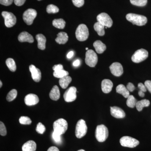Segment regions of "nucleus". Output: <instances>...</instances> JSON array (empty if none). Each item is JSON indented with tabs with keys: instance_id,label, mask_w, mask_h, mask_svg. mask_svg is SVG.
I'll use <instances>...</instances> for the list:
<instances>
[{
	"instance_id": "nucleus-41",
	"label": "nucleus",
	"mask_w": 151,
	"mask_h": 151,
	"mask_svg": "<svg viewBox=\"0 0 151 151\" xmlns=\"http://www.w3.org/2000/svg\"><path fill=\"white\" fill-rule=\"evenodd\" d=\"M127 88L129 92H133L135 89V87L134 84L132 83H130V82L127 84Z\"/></svg>"
},
{
	"instance_id": "nucleus-23",
	"label": "nucleus",
	"mask_w": 151,
	"mask_h": 151,
	"mask_svg": "<svg viewBox=\"0 0 151 151\" xmlns=\"http://www.w3.org/2000/svg\"><path fill=\"white\" fill-rule=\"evenodd\" d=\"M68 39V37L66 33L60 32L57 35V37L55 40L59 44H64L67 42Z\"/></svg>"
},
{
	"instance_id": "nucleus-11",
	"label": "nucleus",
	"mask_w": 151,
	"mask_h": 151,
	"mask_svg": "<svg viewBox=\"0 0 151 151\" xmlns=\"http://www.w3.org/2000/svg\"><path fill=\"white\" fill-rule=\"evenodd\" d=\"M97 19L98 22L106 27H111L113 25V22L112 19L105 13H102L98 15Z\"/></svg>"
},
{
	"instance_id": "nucleus-37",
	"label": "nucleus",
	"mask_w": 151,
	"mask_h": 151,
	"mask_svg": "<svg viewBox=\"0 0 151 151\" xmlns=\"http://www.w3.org/2000/svg\"><path fill=\"white\" fill-rule=\"evenodd\" d=\"M7 131L5 126L2 122H0V134L2 136L6 135Z\"/></svg>"
},
{
	"instance_id": "nucleus-34",
	"label": "nucleus",
	"mask_w": 151,
	"mask_h": 151,
	"mask_svg": "<svg viewBox=\"0 0 151 151\" xmlns=\"http://www.w3.org/2000/svg\"><path fill=\"white\" fill-rule=\"evenodd\" d=\"M131 4L138 6H144L147 3V0H130Z\"/></svg>"
},
{
	"instance_id": "nucleus-53",
	"label": "nucleus",
	"mask_w": 151,
	"mask_h": 151,
	"mask_svg": "<svg viewBox=\"0 0 151 151\" xmlns=\"http://www.w3.org/2000/svg\"><path fill=\"white\" fill-rule=\"evenodd\" d=\"M37 1H42V0H37Z\"/></svg>"
},
{
	"instance_id": "nucleus-2",
	"label": "nucleus",
	"mask_w": 151,
	"mask_h": 151,
	"mask_svg": "<svg viewBox=\"0 0 151 151\" xmlns=\"http://www.w3.org/2000/svg\"><path fill=\"white\" fill-rule=\"evenodd\" d=\"M108 130L105 125H98L95 131V137L100 142H105L108 137Z\"/></svg>"
},
{
	"instance_id": "nucleus-40",
	"label": "nucleus",
	"mask_w": 151,
	"mask_h": 151,
	"mask_svg": "<svg viewBox=\"0 0 151 151\" xmlns=\"http://www.w3.org/2000/svg\"><path fill=\"white\" fill-rule=\"evenodd\" d=\"M14 0H0V4L3 5L9 6L12 4Z\"/></svg>"
},
{
	"instance_id": "nucleus-21",
	"label": "nucleus",
	"mask_w": 151,
	"mask_h": 151,
	"mask_svg": "<svg viewBox=\"0 0 151 151\" xmlns=\"http://www.w3.org/2000/svg\"><path fill=\"white\" fill-rule=\"evenodd\" d=\"M50 97L52 100L57 101L60 97V92L58 86L55 85L52 87L49 94Z\"/></svg>"
},
{
	"instance_id": "nucleus-44",
	"label": "nucleus",
	"mask_w": 151,
	"mask_h": 151,
	"mask_svg": "<svg viewBox=\"0 0 151 151\" xmlns=\"http://www.w3.org/2000/svg\"><path fill=\"white\" fill-rule=\"evenodd\" d=\"M52 69L54 71H58V70L63 69V66L61 64H58V65H54L52 67Z\"/></svg>"
},
{
	"instance_id": "nucleus-38",
	"label": "nucleus",
	"mask_w": 151,
	"mask_h": 151,
	"mask_svg": "<svg viewBox=\"0 0 151 151\" xmlns=\"http://www.w3.org/2000/svg\"><path fill=\"white\" fill-rule=\"evenodd\" d=\"M73 5L77 7H81L84 5V0H72Z\"/></svg>"
},
{
	"instance_id": "nucleus-32",
	"label": "nucleus",
	"mask_w": 151,
	"mask_h": 151,
	"mask_svg": "<svg viewBox=\"0 0 151 151\" xmlns=\"http://www.w3.org/2000/svg\"><path fill=\"white\" fill-rule=\"evenodd\" d=\"M17 92L16 89H13L9 92L6 97V100L8 102H11L16 98Z\"/></svg>"
},
{
	"instance_id": "nucleus-25",
	"label": "nucleus",
	"mask_w": 151,
	"mask_h": 151,
	"mask_svg": "<svg viewBox=\"0 0 151 151\" xmlns=\"http://www.w3.org/2000/svg\"><path fill=\"white\" fill-rule=\"evenodd\" d=\"M71 81H72V78L70 76H67L60 79L59 84L63 89H65L69 85Z\"/></svg>"
},
{
	"instance_id": "nucleus-14",
	"label": "nucleus",
	"mask_w": 151,
	"mask_h": 151,
	"mask_svg": "<svg viewBox=\"0 0 151 151\" xmlns=\"http://www.w3.org/2000/svg\"><path fill=\"white\" fill-rule=\"evenodd\" d=\"M30 71L31 73L33 80L36 82L40 81L41 79V72L39 68L33 65H31L29 67Z\"/></svg>"
},
{
	"instance_id": "nucleus-15",
	"label": "nucleus",
	"mask_w": 151,
	"mask_h": 151,
	"mask_svg": "<svg viewBox=\"0 0 151 151\" xmlns=\"http://www.w3.org/2000/svg\"><path fill=\"white\" fill-rule=\"evenodd\" d=\"M39 102V99L37 95L34 94H27L24 98V102L28 106H32L37 104Z\"/></svg>"
},
{
	"instance_id": "nucleus-24",
	"label": "nucleus",
	"mask_w": 151,
	"mask_h": 151,
	"mask_svg": "<svg viewBox=\"0 0 151 151\" xmlns=\"http://www.w3.org/2000/svg\"><path fill=\"white\" fill-rule=\"evenodd\" d=\"M116 92L119 94H122L125 98H128L130 95L129 92L123 84H119L116 87Z\"/></svg>"
},
{
	"instance_id": "nucleus-26",
	"label": "nucleus",
	"mask_w": 151,
	"mask_h": 151,
	"mask_svg": "<svg viewBox=\"0 0 151 151\" xmlns=\"http://www.w3.org/2000/svg\"><path fill=\"white\" fill-rule=\"evenodd\" d=\"M94 28L95 31L97 32L98 35L100 36H103L105 35V26L99 22L95 23L94 24Z\"/></svg>"
},
{
	"instance_id": "nucleus-5",
	"label": "nucleus",
	"mask_w": 151,
	"mask_h": 151,
	"mask_svg": "<svg viewBox=\"0 0 151 151\" xmlns=\"http://www.w3.org/2000/svg\"><path fill=\"white\" fill-rule=\"evenodd\" d=\"M87 131L86 122L83 119H80L77 122L76 127V136L78 139H81L86 134Z\"/></svg>"
},
{
	"instance_id": "nucleus-8",
	"label": "nucleus",
	"mask_w": 151,
	"mask_h": 151,
	"mask_svg": "<svg viewBox=\"0 0 151 151\" xmlns=\"http://www.w3.org/2000/svg\"><path fill=\"white\" fill-rule=\"evenodd\" d=\"M120 142L123 147L129 148L135 147L139 144V142L137 140L129 136L122 137L120 139Z\"/></svg>"
},
{
	"instance_id": "nucleus-49",
	"label": "nucleus",
	"mask_w": 151,
	"mask_h": 151,
	"mask_svg": "<svg viewBox=\"0 0 151 151\" xmlns=\"http://www.w3.org/2000/svg\"><path fill=\"white\" fill-rule=\"evenodd\" d=\"M138 94H139V95L140 97H145V92H142V91H140L139 90V92H138Z\"/></svg>"
},
{
	"instance_id": "nucleus-17",
	"label": "nucleus",
	"mask_w": 151,
	"mask_h": 151,
	"mask_svg": "<svg viewBox=\"0 0 151 151\" xmlns=\"http://www.w3.org/2000/svg\"><path fill=\"white\" fill-rule=\"evenodd\" d=\"M18 40L20 42H28L32 43L34 41L32 36L27 32H23L19 35Z\"/></svg>"
},
{
	"instance_id": "nucleus-29",
	"label": "nucleus",
	"mask_w": 151,
	"mask_h": 151,
	"mask_svg": "<svg viewBox=\"0 0 151 151\" xmlns=\"http://www.w3.org/2000/svg\"><path fill=\"white\" fill-rule=\"evenodd\" d=\"M7 66L11 71L14 72L17 69L16 65L15 62L13 59L12 58H9L6 61Z\"/></svg>"
},
{
	"instance_id": "nucleus-1",
	"label": "nucleus",
	"mask_w": 151,
	"mask_h": 151,
	"mask_svg": "<svg viewBox=\"0 0 151 151\" xmlns=\"http://www.w3.org/2000/svg\"><path fill=\"white\" fill-rule=\"evenodd\" d=\"M126 18L133 24L139 26L145 25L147 22V19L146 17L135 14H128L126 16Z\"/></svg>"
},
{
	"instance_id": "nucleus-45",
	"label": "nucleus",
	"mask_w": 151,
	"mask_h": 151,
	"mask_svg": "<svg viewBox=\"0 0 151 151\" xmlns=\"http://www.w3.org/2000/svg\"><path fill=\"white\" fill-rule=\"evenodd\" d=\"M26 0H14L15 4L17 6H21L24 4Z\"/></svg>"
},
{
	"instance_id": "nucleus-13",
	"label": "nucleus",
	"mask_w": 151,
	"mask_h": 151,
	"mask_svg": "<svg viewBox=\"0 0 151 151\" xmlns=\"http://www.w3.org/2000/svg\"><path fill=\"white\" fill-rule=\"evenodd\" d=\"M111 73L116 76H120L124 73L123 66L121 63L115 62L112 63L110 66Z\"/></svg>"
},
{
	"instance_id": "nucleus-27",
	"label": "nucleus",
	"mask_w": 151,
	"mask_h": 151,
	"mask_svg": "<svg viewBox=\"0 0 151 151\" xmlns=\"http://www.w3.org/2000/svg\"><path fill=\"white\" fill-rule=\"evenodd\" d=\"M150 105V101L147 99H144L140 101H137L136 107L138 111H141L144 107H148Z\"/></svg>"
},
{
	"instance_id": "nucleus-52",
	"label": "nucleus",
	"mask_w": 151,
	"mask_h": 151,
	"mask_svg": "<svg viewBox=\"0 0 151 151\" xmlns=\"http://www.w3.org/2000/svg\"><path fill=\"white\" fill-rule=\"evenodd\" d=\"M86 50H88V47H86Z\"/></svg>"
},
{
	"instance_id": "nucleus-36",
	"label": "nucleus",
	"mask_w": 151,
	"mask_h": 151,
	"mask_svg": "<svg viewBox=\"0 0 151 151\" xmlns=\"http://www.w3.org/2000/svg\"><path fill=\"white\" fill-rule=\"evenodd\" d=\"M45 130H46L45 127L41 123H39L37 124L36 130L38 133L40 134H43L45 132Z\"/></svg>"
},
{
	"instance_id": "nucleus-22",
	"label": "nucleus",
	"mask_w": 151,
	"mask_h": 151,
	"mask_svg": "<svg viewBox=\"0 0 151 151\" xmlns=\"http://www.w3.org/2000/svg\"><path fill=\"white\" fill-rule=\"evenodd\" d=\"M93 46H94L97 53H99V54L103 53L106 49V46L100 40H97L94 42L93 44Z\"/></svg>"
},
{
	"instance_id": "nucleus-31",
	"label": "nucleus",
	"mask_w": 151,
	"mask_h": 151,
	"mask_svg": "<svg viewBox=\"0 0 151 151\" xmlns=\"http://www.w3.org/2000/svg\"><path fill=\"white\" fill-rule=\"evenodd\" d=\"M68 72L64 69L58 70V71H54L53 72V76L54 77L58 78H62L63 77L67 76L68 75Z\"/></svg>"
},
{
	"instance_id": "nucleus-10",
	"label": "nucleus",
	"mask_w": 151,
	"mask_h": 151,
	"mask_svg": "<svg viewBox=\"0 0 151 151\" xmlns=\"http://www.w3.org/2000/svg\"><path fill=\"white\" fill-rule=\"evenodd\" d=\"M1 14L4 19L5 25L7 27H12L16 23V17L12 13L7 12H3Z\"/></svg>"
},
{
	"instance_id": "nucleus-6",
	"label": "nucleus",
	"mask_w": 151,
	"mask_h": 151,
	"mask_svg": "<svg viewBox=\"0 0 151 151\" xmlns=\"http://www.w3.org/2000/svg\"><path fill=\"white\" fill-rule=\"evenodd\" d=\"M86 65L91 67H94L98 61L97 55L92 50H88L86 52L85 59Z\"/></svg>"
},
{
	"instance_id": "nucleus-50",
	"label": "nucleus",
	"mask_w": 151,
	"mask_h": 151,
	"mask_svg": "<svg viewBox=\"0 0 151 151\" xmlns=\"http://www.w3.org/2000/svg\"><path fill=\"white\" fill-rule=\"evenodd\" d=\"M2 86V83L1 81H0V87H1Z\"/></svg>"
},
{
	"instance_id": "nucleus-20",
	"label": "nucleus",
	"mask_w": 151,
	"mask_h": 151,
	"mask_svg": "<svg viewBox=\"0 0 151 151\" xmlns=\"http://www.w3.org/2000/svg\"><path fill=\"white\" fill-rule=\"evenodd\" d=\"M36 144L34 141L30 140L24 143L22 147V151H35Z\"/></svg>"
},
{
	"instance_id": "nucleus-39",
	"label": "nucleus",
	"mask_w": 151,
	"mask_h": 151,
	"mask_svg": "<svg viewBox=\"0 0 151 151\" xmlns=\"http://www.w3.org/2000/svg\"><path fill=\"white\" fill-rule=\"evenodd\" d=\"M59 134H58L56 132H53L52 133V137L53 139L57 143H59L61 141V138Z\"/></svg>"
},
{
	"instance_id": "nucleus-18",
	"label": "nucleus",
	"mask_w": 151,
	"mask_h": 151,
	"mask_svg": "<svg viewBox=\"0 0 151 151\" xmlns=\"http://www.w3.org/2000/svg\"><path fill=\"white\" fill-rule=\"evenodd\" d=\"M113 83L111 80L105 79L103 80L101 84L102 90L104 93L108 94L111 92L113 87Z\"/></svg>"
},
{
	"instance_id": "nucleus-47",
	"label": "nucleus",
	"mask_w": 151,
	"mask_h": 151,
	"mask_svg": "<svg viewBox=\"0 0 151 151\" xmlns=\"http://www.w3.org/2000/svg\"><path fill=\"white\" fill-rule=\"evenodd\" d=\"M80 64V61L79 60H76L75 61H74L73 62V66H75V67H77Z\"/></svg>"
},
{
	"instance_id": "nucleus-46",
	"label": "nucleus",
	"mask_w": 151,
	"mask_h": 151,
	"mask_svg": "<svg viewBox=\"0 0 151 151\" xmlns=\"http://www.w3.org/2000/svg\"><path fill=\"white\" fill-rule=\"evenodd\" d=\"M47 151H59V149L55 147H50Z\"/></svg>"
},
{
	"instance_id": "nucleus-43",
	"label": "nucleus",
	"mask_w": 151,
	"mask_h": 151,
	"mask_svg": "<svg viewBox=\"0 0 151 151\" xmlns=\"http://www.w3.org/2000/svg\"><path fill=\"white\" fill-rule=\"evenodd\" d=\"M138 86L140 89V91H142V92H147V89L145 84H143L142 83H140L138 84Z\"/></svg>"
},
{
	"instance_id": "nucleus-4",
	"label": "nucleus",
	"mask_w": 151,
	"mask_h": 151,
	"mask_svg": "<svg viewBox=\"0 0 151 151\" xmlns=\"http://www.w3.org/2000/svg\"><path fill=\"white\" fill-rule=\"evenodd\" d=\"M54 132L60 135L64 134L68 129V123L66 120L63 119H60L56 120L53 123Z\"/></svg>"
},
{
	"instance_id": "nucleus-9",
	"label": "nucleus",
	"mask_w": 151,
	"mask_h": 151,
	"mask_svg": "<svg viewBox=\"0 0 151 151\" xmlns=\"http://www.w3.org/2000/svg\"><path fill=\"white\" fill-rule=\"evenodd\" d=\"M37 15V12L35 10L32 9H28L24 13L23 19L26 24L30 25L33 22Z\"/></svg>"
},
{
	"instance_id": "nucleus-12",
	"label": "nucleus",
	"mask_w": 151,
	"mask_h": 151,
	"mask_svg": "<svg viewBox=\"0 0 151 151\" xmlns=\"http://www.w3.org/2000/svg\"><path fill=\"white\" fill-rule=\"evenodd\" d=\"M77 89L74 86H71L66 90L64 94L63 98L65 102L70 103L74 101L76 99Z\"/></svg>"
},
{
	"instance_id": "nucleus-33",
	"label": "nucleus",
	"mask_w": 151,
	"mask_h": 151,
	"mask_svg": "<svg viewBox=\"0 0 151 151\" xmlns=\"http://www.w3.org/2000/svg\"><path fill=\"white\" fill-rule=\"evenodd\" d=\"M46 11L48 14H55L59 12V9L56 6L50 4L47 7Z\"/></svg>"
},
{
	"instance_id": "nucleus-48",
	"label": "nucleus",
	"mask_w": 151,
	"mask_h": 151,
	"mask_svg": "<svg viewBox=\"0 0 151 151\" xmlns=\"http://www.w3.org/2000/svg\"><path fill=\"white\" fill-rule=\"evenodd\" d=\"M73 52L72 51H71L69 52L68 53L67 55V57L68 58H72L73 57Z\"/></svg>"
},
{
	"instance_id": "nucleus-35",
	"label": "nucleus",
	"mask_w": 151,
	"mask_h": 151,
	"mask_svg": "<svg viewBox=\"0 0 151 151\" xmlns=\"http://www.w3.org/2000/svg\"><path fill=\"white\" fill-rule=\"evenodd\" d=\"M19 122L23 125H30L31 124L32 121L29 117L27 116H22L19 119Z\"/></svg>"
},
{
	"instance_id": "nucleus-3",
	"label": "nucleus",
	"mask_w": 151,
	"mask_h": 151,
	"mask_svg": "<svg viewBox=\"0 0 151 151\" xmlns=\"http://www.w3.org/2000/svg\"><path fill=\"white\" fill-rule=\"evenodd\" d=\"M75 34L77 40L84 41L86 40L89 37V30L86 25L81 24L78 25L76 29Z\"/></svg>"
},
{
	"instance_id": "nucleus-30",
	"label": "nucleus",
	"mask_w": 151,
	"mask_h": 151,
	"mask_svg": "<svg viewBox=\"0 0 151 151\" xmlns=\"http://www.w3.org/2000/svg\"><path fill=\"white\" fill-rule=\"evenodd\" d=\"M137 101L133 95H130L127 98V105L130 108H134L136 106Z\"/></svg>"
},
{
	"instance_id": "nucleus-42",
	"label": "nucleus",
	"mask_w": 151,
	"mask_h": 151,
	"mask_svg": "<svg viewBox=\"0 0 151 151\" xmlns=\"http://www.w3.org/2000/svg\"><path fill=\"white\" fill-rule=\"evenodd\" d=\"M145 85L147 89L151 93V81L147 80L145 81Z\"/></svg>"
},
{
	"instance_id": "nucleus-7",
	"label": "nucleus",
	"mask_w": 151,
	"mask_h": 151,
	"mask_svg": "<svg viewBox=\"0 0 151 151\" xmlns=\"http://www.w3.org/2000/svg\"><path fill=\"white\" fill-rule=\"evenodd\" d=\"M148 57V52L144 49H140L135 52L132 55V60L133 62L139 63L144 61Z\"/></svg>"
},
{
	"instance_id": "nucleus-51",
	"label": "nucleus",
	"mask_w": 151,
	"mask_h": 151,
	"mask_svg": "<svg viewBox=\"0 0 151 151\" xmlns=\"http://www.w3.org/2000/svg\"><path fill=\"white\" fill-rule=\"evenodd\" d=\"M77 151H85L84 150H79Z\"/></svg>"
},
{
	"instance_id": "nucleus-16",
	"label": "nucleus",
	"mask_w": 151,
	"mask_h": 151,
	"mask_svg": "<svg viewBox=\"0 0 151 151\" xmlns=\"http://www.w3.org/2000/svg\"><path fill=\"white\" fill-rule=\"evenodd\" d=\"M111 113L112 116L116 119H123L126 116L125 112L122 108L116 106L111 107Z\"/></svg>"
},
{
	"instance_id": "nucleus-28",
	"label": "nucleus",
	"mask_w": 151,
	"mask_h": 151,
	"mask_svg": "<svg viewBox=\"0 0 151 151\" xmlns=\"http://www.w3.org/2000/svg\"><path fill=\"white\" fill-rule=\"evenodd\" d=\"M52 24L54 27L60 29H63L65 25V22L62 19H55L52 21Z\"/></svg>"
},
{
	"instance_id": "nucleus-19",
	"label": "nucleus",
	"mask_w": 151,
	"mask_h": 151,
	"mask_svg": "<svg viewBox=\"0 0 151 151\" xmlns=\"http://www.w3.org/2000/svg\"><path fill=\"white\" fill-rule=\"evenodd\" d=\"M36 38L37 41L38 48L41 50L45 49L46 39L45 36L41 34H39L36 36Z\"/></svg>"
}]
</instances>
